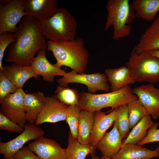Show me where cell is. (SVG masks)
Listing matches in <instances>:
<instances>
[{
	"label": "cell",
	"mask_w": 159,
	"mask_h": 159,
	"mask_svg": "<svg viewBox=\"0 0 159 159\" xmlns=\"http://www.w3.org/2000/svg\"><path fill=\"white\" fill-rule=\"evenodd\" d=\"M14 33L16 40L7 48L5 61L16 64L30 66L38 51L47 48V43L41 32L39 21L28 15L19 22Z\"/></svg>",
	"instance_id": "obj_1"
},
{
	"label": "cell",
	"mask_w": 159,
	"mask_h": 159,
	"mask_svg": "<svg viewBox=\"0 0 159 159\" xmlns=\"http://www.w3.org/2000/svg\"><path fill=\"white\" fill-rule=\"evenodd\" d=\"M47 43V50L52 52L57 61L55 66L60 68L65 66L79 74L84 73L89 54L83 39L77 37L62 42L48 40Z\"/></svg>",
	"instance_id": "obj_2"
},
{
	"label": "cell",
	"mask_w": 159,
	"mask_h": 159,
	"mask_svg": "<svg viewBox=\"0 0 159 159\" xmlns=\"http://www.w3.org/2000/svg\"><path fill=\"white\" fill-rule=\"evenodd\" d=\"M107 12L104 31L113 28L112 39L117 40L130 36L132 24L136 18L135 11L129 0H109L106 6Z\"/></svg>",
	"instance_id": "obj_3"
},
{
	"label": "cell",
	"mask_w": 159,
	"mask_h": 159,
	"mask_svg": "<svg viewBox=\"0 0 159 159\" xmlns=\"http://www.w3.org/2000/svg\"><path fill=\"white\" fill-rule=\"evenodd\" d=\"M39 22L41 32L49 40L62 42L75 38L77 22L65 8H58L51 17Z\"/></svg>",
	"instance_id": "obj_4"
},
{
	"label": "cell",
	"mask_w": 159,
	"mask_h": 159,
	"mask_svg": "<svg viewBox=\"0 0 159 159\" xmlns=\"http://www.w3.org/2000/svg\"><path fill=\"white\" fill-rule=\"evenodd\" d=\"M138 100L130 85L114 91L95 94L81 91L80 93L78 106L82 110L96 112L107 107L114 109Z\"/></svg>",
	"instance_id": "obj_5"
},
{
	"label": "cell",
	"mask_w": 159,
	"mask_h": 159,
	"mask_svg": "<svg viewBox=\"0 0 159 159\" xmlns=\"http://www.w3.org/2000/svg\"><path fill=\"white\" fill-rule=\"evenodd\" d=\"M125 66L135 82H159V59L148 52L138 53L132 51Z\"/></svg>",
	"instance_id": "obj_6"
},
{
	"label": "cell",
	"mask_w": 159,
	"mask_h": 159,
	"mask_svg": "<svg viewBox=\"0 0 159 159\" xmlns=\"http://www.w3.org/2000/svg\"><path fill=\"white\" fill-rule=\"evenodd\" d=\"M63 77L57 80L60 86L67 87L71 83H77L87 86L88 92L94 94L98 90L110 92V89L107 83V78L105 73L79 74L72 70L66 72Z\"/></svg>",
	"instance_id": "obj_7"
},
{
	"label": "cell",
	"mask_w": 159,
	"mask_h": 159,
	"mask_svg": "<svg viewBox=\"0 0 159 159\" xmlns=\"http://www.w3.org/2000/svg\"><path fill=\"white\" fill-rule=\"evenodd\" d=\"M44 132L34 123H26L22 132L15 138L8 142L0 143V153L4 159H12L13 155L23 147L27 142L36 140L43 136Z\"/></svg>",
	"instance_id": "obj_8"
},
{
	"label": "cell",
	"mask_w": 159,
	"mask_h": 159,
	"mask_svg": "<svg viewBox=\"0 0 159 159\" xmlns=\"http://www.w3.org/2000/svg\"><path fill=\"white\" fill-rule=\"evenodd\" d=\"M27 15L23 0H11L6 4H0V34L7 32L15 33L18 29V23Z\"/></svg>",
	"instance_id": "obj_9"
},
{
	"label": "cell",
	"mask_w": 159,
	"mask_h": 159,
	"mask_svg": "<svg viewBox=\"0 0 159 159\" xmlns=\"http://www.w3.org/2000/svg\"><path fill=\"white\" fill-rule=\"evenodd\" d=\"M26 94L22 89L19 88L15 93L8 94L0 102V112L23 127L27 122L24 106Z\"/></svg>",
	"instance_id": "obj_10"
},
{
	"label": "cell",
	"mask_w": 159,
	"mask_h": 159,
	"mask_svg": "<svg viewBox=\"0 0 159 159\" xmlns=\"http://www.w3.org/2000/svg\"><path fill=\"white\" fill-rule=\"evenodd\" d=\"M133 94L153 119L159 118V89L153 84L142 85L132 89Z\"/></svg>",
	"instance_id": "obj_11"
},
{
	"label": "cell",
	"mask_w": 159,
	"mask_h": 159,
	"mask_svg": "<svg viewBox=\"0 0 159 159\" xmlns=\"http://www.w3.org/2000/svg\"><path fill=\"white\" fill-rule=\"evenodd\" d=\"M68 106L55 96L47 97L42 111L34 123L37 126L45 123H56L66 120Z\"/></svg>",
	"instance_id": "obj_12"
},
{
	"label": "cell",
	"mask_w": 159,
	"mask_h": 159,
	"mask_svg": "<svg viewBox=\"0 0 159 159\" xmlns=\"http://www.w3.org/2000/svg\"><path fill=\"white\" fill-rule=\"evenodd\" d=\"M28 146L40 159H66L65 149L54 140L42 136Z\"/></svg>",
	"instance_id": "obj_13"
},
{
	"label": "cell",
	"mask_w": 159,
	"mask_h": 159,
	"mask_svg": "<svg viewBox=\"0 0 159 159\" xmlns=\"http://www.w3.org/2000/svg\"><path fill=\"white\" fill-rule=\"evenodd\" d=\"M46 50L42 49L39 51L37 56L34 57L31 66L34 72L38 76H42L44 80L52 82L54 81L55 76H63L66 72L49 62L46 57Z\"/></svg>",
	"instance_id": "obj_14"
},
{
	"label": "cell",
	"mask_w": 159,
	"mask_h": 159,
	"mask_svg": "<svg viewBox=\"0 0 159 159\" xmlns=\"http://www.w3.org/2000/svg\"><path fill=\"white\" fill-rule=\"evenodd\" d=\"M23 3L27 15L39 21L49 18L58 8L57 0H23Z\"/></svg>",
	"instance_id": "obj_15"
},
{
	"label": "cell",
	"mask_w": 159,
	"mask_h": 159,
	"mask_svg": "<svg viewBox=\"0 0 159 159\" xmlns=\"http://www.w3.org/2000/svg\"><path fill=\"white\" fill-rule=\"evenodd\" d=\"M159 50V15L142 34L132 51L138 53Z\"/></svg>",
	"instance_id": "obj_16"
},
{
	"label": "cell",
	"mask_w": 159,
	"mask_h": 159,
	"mask_svg": "<svg viewBox=\"0 0 159 159\" xmlns=\"http://www.w3.org/2000/svg\"><path fill=\"white\" fill-rule=\"evenodd\" d=\"M117 107L108 114L101 110L95 112L94 122L90 143L94 148H97L100 140L107 130L114 124L115 112Z\"/></svg>",
	"instance_id": "obj_17"
},
{
	"label": "cell",
	"mask_w": 159,
	"mask_h": 159,
	"mask_svg": "<svg viewBox=\"0 0 159 159\" xmlns=\"http://www.w3.org/2000/svg\"><path fill=\"white\" fill-rule=\"evenodd\" d=\"M122 138L114 122L112 130L106 132L98 142L97 148L102 155L110 159L118 152L122 145Z\"/></svg>",
	"instance_id": "obj_18"
},
{
	"label": "cell",
	"mask_w": 159,
	"mask_h": 159,
	"mask_svg": "<svg viewBox=\"0 0 159 159\" xmlns=\"http://www.w3.org/2000/svg\"><path fill=\"white\" fill-rule=\"evenodd\" d=\"M46 97L40 91L26 94L24 98V106L27 122L34 123L44 107Z\"/></svg>",
	"instance_id": "obj_19"
},
{
	"label": "cell",
	"mask_w": 159,
	"mask_h": 159,
	"mask_svg": "<svg viewBox=\"0 0 159 159\" xmlns=\"http://www.w3.org/2000/svg\"><path fill=\"white\" fill-rule=\"evenodd\" d=\"M159 156V146L154 150L138 144L123 145L117 154L111 159H152Z\"/></svg>",
	"instance_id": "obj_20"
},
{
	"label": "cell",
	"mask_w": 159,
	"mask_h": 159,
	"mask_svg": "<svg viewBox=\"0 0 159 159\" xmlns=\"http://www.w3.org/2000/svg\"><path fill=\"white\" fill-rule=\"evenodd\" d=\"M5 75L18 88L22 89L26 82L32 77L39 79L31 67L19 65L13 63L9 66H3Z\"/></svg>",
	"instance_id": "obj_21"
},
{
	"label": "cell",
	"mask_w": 159,
	"mask_h": 159,
	"mask_svg": "<svg viewBox=\"0 0 159 159\" xmlns=\"http://www.w3.org/2000/svg\"><path fill=\"white\" fill-rule=\"evenodd\" d=\"M105 73L110 84L111 91L117 90L136 82L126 66L106 69Z\"/></svg>",
	"instance_id": "obj_22"
},
{
	"label": "cell",
	"mask_w": 159,
	"mask_h": 159,
	"mask_svg": "<svg viewBox=\"0 0 159 159\" xmlns=\"http://www.w3.org/2000/svg\"><path fill=\"white\" fill-rule=\"evenodd\" d=\"M136 17L153 21L159 11V0H135L131 4Z\"/></svg>",
	"instance_id": "obj_23"
},
{
	"label": "cell",
	"mask_w": 159,
	"mask_h": 159,
	"mask_svg": "<svg viewBox=\"0 0 159 159\" xmlns=\"http://www.w3.org/2000/svg\"><path fill=\"white\" fill-rule=\"evenodd\" d=\"M95 112L93 111L82 110L80 111L77 140L82 144H90Z\"/></svg>",
	"instance_id": "obj_24"
},
{
	"label": "cell",
	"mask_w": 159,
	"mask_h": 159,
	"mask_svg": "<svg viewBox=\"0 0 159 159\" xmlns=\"http://www.w3.org/2000/svg\"><path fill=\"white\" fill-rule=\"evenodd\" d=\"M67 142V146L65 149L66 159H85L88 154L95 153L96 149L90 144L80 143L73 138L70 132Z\"/></svg>",
	"instance_id": "obj_25"
},
{
	"label": "cell",
	"mask_w": 159,
	"mask_h": 159,
	"mask_svg": "<svg viewBox=\"0 0 159 159\" xmlns=\"http://www.w3.org/2000/svg\"><path fill=\"white\" fill-rule=\"evenodd\" d=\"M154 123L150 115H146L132 128L122 142V145L127 144H138L146 136L148 130Z\"/></svg>",
	"instance_id": "obj_26"
},
{
	"label": "cell",
	"mask_w": 159,
	"mask_h": 159,
	"mask_svg": "<svg viewBox=\"0 0 159 159\" xmlns=\"http://www.w3.org/2000/svg\"><path fill=\"white\" fill-rule=\"evenodd\" d=\"M114 122L116 124L122 139L129 133V120L127 105L118 107L116 111Z\"/></svg>",
	"instance_id": "obj_27"
},
{
	"label": "cell",
	"mask_w": 159,
	"mask_h": 159,
	"mask_svg": "<svg viewBox=\"0 0 159 159\" xmlns=\"http://www.w3.org/2000/svg\"><path fill=\"white\" fill-rule=\"evenodd\" d=\"M130 129L132 128L146 115L148 112L138 100L129 102L127 105Z\"/></svg>",
	"instance_id": "obj_28"
},
{
	"label": "cell",
	"mask_w": 159,
	"mask_h": 159,
	"mask_svg": "<svg viewBox=\"0 0 159 159\" xmlns=\"http://www.w3.org/2000/svg\"><path fill=\"white\" fill-rule=\"evenodd\" d=\"M54 96L60 101L68 105H79V95L76 89L59 86Z\"/></svg>",
	"instance_id": "obj_29"
},
{
	"label": "cell",
	"mask_w": 159,
	"mask_h": 159,
	"mask_svg": "<svg viewBox=\"0 0 159 159\" xmlns=\"http://www.w3.org/2000/svg\"><path fill=\"white\" fill-rule=\"evenodd\" d=\"M81 110L78 105L68 106L67 110L66 121L70 129V132L73 138L77 140L78 128Z\"/></svg>",
	"instance_id": "obj_30"
},
{
	"label": "cell",
	"mask_w": 159,
	"mask_h": 159,
	"mask_svg": "<svg viewBox=\"0 0 159 159\" xmlns=\"http://www.w3.org/2000/svg\"><path fill=\"white\" fill-rule=\"evenodd\" d=\"M19 89L0 70V102L8 94L16 92Z\"/></svg>",
	"instance_id": "obj_31"
},
{
	"label": "cell",
	"mask_w": 159,
	"mask_h": 159,
	"mask_svg": "<svg viewBox=\"0 0 159 159\" xmlns=\"http://www.w3.org/2000/svg\"><path fill=\"white\" fill-rule=\"evenodd\" d=\"M16 40L14 33L7 32L0 34V70H3L2 61L6 49Z\"/></svg>",
	"instance_id": "obj_32"
},
{
	"label": "cell",
	"mask_w": 159,
	"mask_h": 159,
	"mask_svg": "<svg viewBox=\"0 0 159 159\" xmlns=\"http://www.w3.org/2000/svg\"><path fill=\"white\" fill-rule=\"evenodd\" d=\"M0 130L20 133L24 130V127L13 122L0 112Z\"/></svg>",
	"instance_id": "obj_33"
},
{
	"label": "cell",
	"mask_w": 159,
	"mask_h": 159,
	"mask_svg": "<svg viewBox=\"0 0 159 159\" xmlns=\"http://www.w3.org/2000/svg\"><path fill=\"white\" fill-rule=\"evenodd\" d=\"M158 122L154 123L148 129L146 135L138 145L142 146L151 143L159 142V128Z\"/></svg>",
	"instance_id": "obj_34"
},
{
	"label": "cell",
	"mask_w": 159,
	"mask_h": 159,
	"mask_svg": "<svg viewBox=\"0 0 159 159\" xmlns=\"http://www.w3.org/2000/svg\"><path fill=\"white\" fill-rule=\"evenodd\" d=\"M28 146L23 147L13 156L12 159H40Z\"/></svg>",
	"instance_id": "obj_35"
},
{
	"label": "cell",
	"mask_w": 159,
	"mask_h": 159,
	"mask_svg": "<svg viewBox=\"0 0 159 159\" xmlns=\"http://www.w3.org/2000/svg\"><path fill=\"white\" fill-rule=\"evenodd\" d=\"M148 52L150 54L159 59V50L150 51Z\"/></svg>",
	"instance_id": "obj_36"
},
{
	"label": "cell",
	"mask_w": 159,
	"mask_h": 159,
	"mask_svg": "<svg viewBox=\"0 0 159 159\" xmlns=\"http://www.w3.org/2000/svg\"><path fill=\"white\" fill-rule=\"evenodd\" d=\"M11 0H0V4L3 5L6 4L10 3Z\"/></svg>",
	"instance_id": "obj_37"
},
{
	"label": "cell",
	"mask_w": 159,
	"mask_h": 159,
	"mask_svg": "<svg viewBox=\"0 0 159 159\" xmlns=\"http://www.w3.org/2000/svg\"><path fill=\"white\" fill-rule=\"evenodd\" d=\"M92 159H100V158L95 155V153L91 155Z\"/></svg>",
	"instance_id": "obj_38"
},
{
	"label": "cell",
	"mask_w": 159,
	"mask_h": 159,
	"mask_svg": "<svg viewBox=\"0 0 159 159\" xmlns=\"http://www.w3.org/2000/svg\"><path fill=\"white\" fill-rule=\"evenodd\" d=\"M100 159H110L107 157L102 155L101 157L100 158Z\"/></svg>",
	"instance_id": "obj_39"
}]
</instances>
